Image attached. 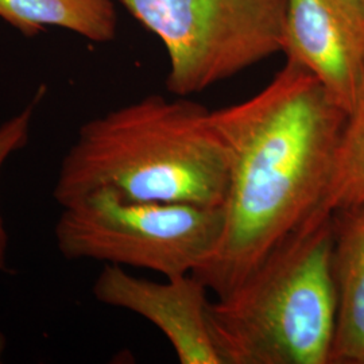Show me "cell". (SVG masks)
Here are the masks:
<instances>
[{"mask_svg":"<svg viewBox=\"0 0 364 364\" xmlns=\"http://www.w3.org/2000/svg\"><path fill=\"white\" fill-rule=\"evenodd\" d=\"M230 156L208 108L149 95L93 117L61 161L53 197L60 207L99 188L134 201L223 208Z\"/></svg>","mask_w":364,"mask_h":364,"instance_id":"cell-2","label":"cell"},{"mask_svg":"<svg viewBox=\"0 0 364 364\" xmlns=\"http://www.w3.org/2000/svg\"><path fill=\"white\" fill-rule=\"evenodd\" d=\"M54 228L66 259L146 269L165 278L193 274L219 242L224 210L134 201L99 188L61 207Z\"/></svg>","mask_w":364,"mask_h":364,"instance_id":"cell-4","label":"cell"},{"mask_svg":"<svg viewBox=\"0 0 364 364\" xmlns=\"http://www.w3.org/2000/svg\"><path fill=\"white\" fill-rule=\"evenodd\" d=\"M169 57L166 88L188 97L282 52L287 0H119Z\"/></svg>","mask_w":364,"mask_h":364,"instance_id":"cell-5","label":"cell"},{"mask_svg":"<svg viewBox=\"0 0 364 364\" xmlns=\"http://www.w3.org/2000/svg\"><path fill=\"white\" fill-rule=\"evenodd\" d=\"M282 53L350 112L364 75L363 1L287 0Z\"/></svg>","mask_w":364,"mask_h":364,"instance_id":"cell-6","label":"cell"},{"mask_svg":"<svg viewBox=\"0 0 364 364\" xmlns=\"http://www.w3.org/2000/svg\"><path fill=\"white\" fill-rule=\"evenodd\" d=\"M362 1H363V3H364V0H362Z\"/></svg>","mask_w":364,"mask_h":364,"instance_id":"cell-13","label":"cell"},{"mask_svg":"<svg viewBox=\"0 0 364 364\" xmlns=\"http://www.w3.org/2000/svg\"><path fill=\"white\" fill-rule=\"evenodd\" d=\"M210 115L228 149L230 180L219 242L193 275L224 297L320 212L348 112L287 60L258 93Z\"/></svg>","mask_w":364,"mask_h":364,"instance_id":"cell-1","label":"cell"},{"mask_svg":"<svg viewBox=\"0 0 364 364\" xmlns=\"http://www.w3.org/2000/svg\"><path fill=\"white\" fill-rule=\"evenodd\" d=\"M0 19L28 37L60 27L97 43L112 41L117 30L112 0H0Z\"/></svg>","mask_w":364,"mask_h":364,"instance_id":"cell-9","label":"cell"},{"mask_svg":"<svg viewBox=\"0 0 364 364\" xmlns=\"http://www.w3.org/2000/svg\"><path fill=\"white\" fill-rule=\"evenodd\" d=\"M336 326L329 364H364V204L332 213Z\"/></svg>","mask_w":364,"mask_h":364,"instance_id":"cell-8","label":"cell"},{"mask_svg":"<svg viewBox=\"0 0 364 364\" xmlns=\"http://www.w3.org/2000/svg\"><path fill=\"white\" fill-rule=\"evenodd\" d=\"M364 204V75L338 144L331 183L320 212Z\"/></svg>","mask_w":364,"mask_h":364,"instance_id":"cell-10","label":"cell"},{"mask_svg":"<svg viewBox=\"0 0 364 364\" xmlns=\"http://www.w3.org/2000/svg\"><path fill=\"white\" fill-rule=\"evenodd\" d=\"M99 302L135 313L169 340L181 364H223L209 331L208 289L193 274L156 282L105 264L93 284Z\"/></svg>","mask_w":364,"mask_h":364,"instance_id":"cell-7","label":"cell"},{"mask_svg":"<svg viewBox=\"0 0 364 364\" xmlns=\"http://www.w3.org/2000/svg\"><path fill=\"white\" fill-rule=\"evenodd\" d=\"M46 93V88L41 87L38 92L34 95L31 102L18 114L9 117L0 124V178L1 171L4 169L7 161L11 156L23 150L30 141L31 126L36 111L42 103ZM9 247H10V236L6 227V221L1 210L0 201V272L7 270L9 266Z\"/></svg>","mask_w":364,"mask_h":364,"instance_id":"cell-11","label":"cell"},{"mask_svg":"<svg viewBox=\"0 0 364 364\" xmlns=\"http://www.w3.org/2000/svg\"><path fill=\"white\" fill-rule=\"evenodd\" d=\"M332 213L316 212L231 293L209 301L223 364H329L336 326Z\"/></svg>","mask_w":364,"mask_h":364,"instance_id":"cell-3","label":"cell"},{"mask_svg":"<svg viewBox=\"0 0 364 364\" xmlns=\"http://www.w3.org/2000/svg\"><path fill=\"white\" fill-rule=\"evenodd\" d=\"M3 351H4V336L1 335V332H0V362H1V355H3Z\"/></svg>","mask_w":364,"mask_h":364,"instance_id":"cell-12","label":"cell"}]
</instances>
